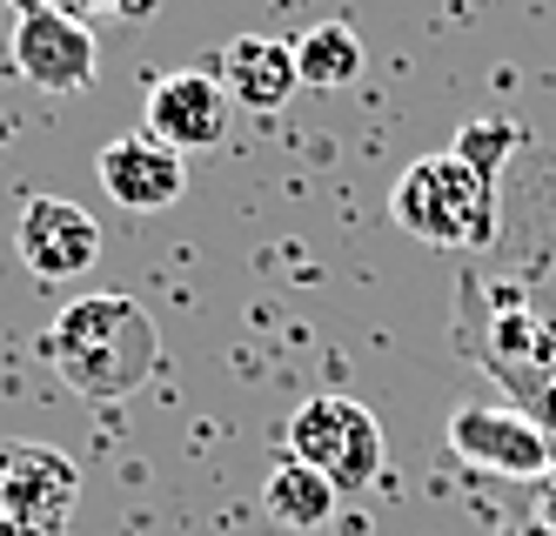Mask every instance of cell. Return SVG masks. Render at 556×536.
Listing matches in <instances>:
<instances>
[{
  "mask_svg": "<svg viewBox=\"0 0 556 536\" xmlns=\"http://www.w3.org/2000/svg\"><path fill=\"white\" fill-rule=\"evenodd\" d=\"M41 362L88 402H128L162 369V328L135 296H74L41 328Z\"/></svg>",
  "mask_w": 556,
  "mask_h": 536,
  "instance_id": "cell-1",
  "label": "cell"
},
{
  "mask_svg": "<svg viewBox=\"0 0 556 536\" xmlns=\"http://www.w3.org/2000/svg\"><path fill=\"white\" fill-rule=\"evenodd\" d=\"M389 215L416 241H429V249H483L496 235V182L476 175L456 148L422 154L389 188Z\"/></svg>",
  "mask_w": 556,
  "mask_h": 536,
  "instance_id": "cell-2",
  "label": "cell"
},
{
  "mask_svg": "<svg viewBox=\"0 0 556 536\" xmlns=\"http://www.w3.org/2000/svg\"><path fill=\"white\" fill-rule=\"evenodd\" d=\"M282 457L308 463L315 476H329L342 497H355V489H369L382 476L389 442H382V423L355 396H308L282 429Z\"/></svg>",
  "mask_w": 556,
  "mask_h": 536,
  "instance_id": "cell-3",
  "label": "cell"
},
{
  "mask_svg": "<svg viewBox=\"0 0 556 536\" xmlns=\"http://www.w3.org/2000/svg\"><path fill=\"white\" fill-rule=\"evenodd\" d=\"M81 503V463L54 442H0V536H61Z\"/></svg>",
  "mask_w": 556,
  "mask_h": 536,
  "instance_id": "cell-4",
  "label": "cell"
},
{
  "mask_svg": "<svg viewBox=\"0 0 556 536\" xmlns=\"http://www.w3.org/2000/svg\"><path fill=\"white\" fill-rule=\"evenodd\" d=\"M14 255L34 282H81L101 262V222L81 209V201H61V195H27L21 215H14Z\"/></svg>",
  "mask_w": 556,
  "mask_h": 536,
  "instance_id": "cell-5",
  "label": "cell"
},
{
  "mask_svg": "<svg viewBox=\"0 0 556 536\" xmlns=\"http://www.w3.org/2000/svg\"><path fill=\"white\" fill-rule=\"evenodd\" d=\"M8 54H14V74L27 80V88H41V95H81L101 74L88 21H74L61 8H21Z\"/></svg>",
  "mask_w": 556,
  "mask_h": 536,
  "instance_id": "cell-6",
  "label": "cell"
},
{
  "mask_svg": "<svg viewBox=\"0 0 556 536\" xmlns=\"http://www.w3.org/2000/svg\"><path fill=\"white\" fill-rule=\"evenodd\" d=\"M443 429H450V449L463 463L490 470V476H516V483L543 476L549 457H556V442L530 423V409H516V402L509 409L503 402H469V409H456Z\"/></svg>",
  "mask_w": 556,
  "mask_h": 536,
  "instance_id": "cell-7",
  "label": "cell"
},
{
  "mask_svg": "<svg viewBox=\"0 0 556 536\" xmlns=\"http://www.w3.org/2000/svg\"><path fill=\"white\" fill-rule=\"evenodd\" d=\"M148 135L162 141V148H175V154H202V148H222L228 141V121H235V101H228V88L215 74H194V67H181V74H162L148 88Z\"/></svg>",
  "mask_w": 556,
  "mask_h": 536,
  "instance_id": "cell-8",
  "label": "cell"
},
{
  "mask_svg": "<svg viewBox=\"0 0 556 536\" xmlns=\"http://www.w3.org/2000/svg\"><path fill=\"white\" fill-rule=\"evenodd\" d=\"M94 175H101V188H108L114 209L162 215V209H175L181 188H188V154L162 148V141L141 128V135H114L101 148V161H94Z\"/></svg>",
  "mask_w": 556,
  "mask_h": 536,
  "instance_id": "cell-9",
  "label": "cell"
},
{
  "mask_svg": "<svg viewBox=\"0 0 556 536\" xmlns=\"http://www.w3.org/2000/svg\"><path fill=\"white\" fill-rule=\"evenodd\" d=\"M222 88L235 108L249 114H275L302 80H295V40H275V34H235L222 48Z\"/></svg>",
  "mask_w": 556,
  "mask_h": 536,
  "instance_id": "cell-10",
  "label": "cell"
},
{
  "mask_svg": "<svg viewBox=\"0 0 556 536\" xmlns=\"http://www.w3.org/2000/svg\"><path fill=\"white\" fill-rule=\"evenodd\" d=\"M262 510L275 529H295V536H315V529H329L336 510H342V489L329 476H315L308 463L295 457H275L268 476H262Z\"/></svg>",
  "mask_w": 556,
  "mask_h": 536,
  "instance_id": "cell-11",
  "label": "cell"
},
{
  "mask_svg": "<svg viewBox=\"0 0 556 536\" xmlns=\"http://www.w3.org/2000/svg\"><path fill=\"white\" fill-rule=\"evenodd\" d=\"M363 74V34L349 21H323L295 40V80L302 88H349Z\"/></svg>",
  "mask_w": 556,
  "mask_h": 536,
  "instance_id": "cell-12",
  "label": "cell"
},
{
  "mask_svg": "<svg viewBox=\"0 0 556 536\" xmlns=\"http://www.w3.org/2000/svg\"><path fill=\"white\" fill-rule=\"evenodd\" d=\"M509 141H516V135H509V121H476V128L456 135V154L469 161L476 175H490V182H496V154H503Z\"/></svg>",
  "mask_w": 556,
  "mask_h": 536,
  "instance_id": "cell-13",
  "label": "cell"
},
{
  "mask_svg": "<svg viewBox=\"0 0 556 536\" xmlns=\"http://www.w3.org/2000/svg\"><path fill=\"white\" fill-rule=\"evenodd\" d=\"M41 8H61V14H74V21H88V14H101V8H128V0H41Z\"/></svg>",
  "mask_w": 556,
  "mask_h": 536,
  "instance_id": "cell-14",
  "label": "cell"
},
{
  "mask_svg": "<svg viewBox=\"0 0 556 536\" xmlns=\"http://www.w3.org/2000/svg\"><path fill=\"white\" fill-rule=\"evenodd\" d=\"M549 349H556V336H549Z\"/></svg>",
  "mask_w": 556,
  "mask_h": 536,
  "instance_id": "cell-15",
  "label": "cell"
}]
</instances>
